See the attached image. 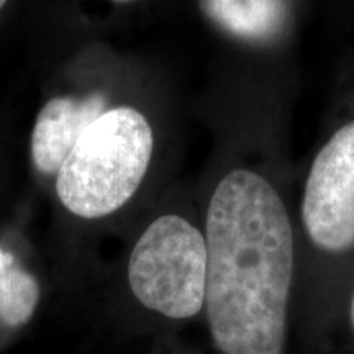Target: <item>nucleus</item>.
<instances>
[{"label": "nucleus", "mask_w": 354, "mask_h": 354, "mask_svg": "<svg viewBox=\"0 0 354 354\" xmlns=\"http://www.w3.org/2000/svg\"><path fill=\"white\" fill-rule=\"evenodd\" d=\"M207 322L223 354H282L294 234L279 194L253 171L223 177L207 212Z\"/></svg>", "instance_id": "f257e3e1"}, {"label": "nucleus", "mask_w": 354, "mask_h": 354, "mask_svg": "<svg viewBox=\"0 0 354 354\" xmlns=\"http://www.w3.org/2000/svg\"><path fill=\"white\" fill-rule=\"evenodd\" d=\"M153 130L131 107L105 110L86 128L61 166L56 192L71 214L102 218L138 190L153 154Z\"/></svg>", "instance_id": "f03ea898"}, {"label": "nucleus", "mask_w": 354, "mask_h": 354, "mask_svg": "<svg viewBox=\"0 0 354 354\" xmlns=\"http://www.w3.org/2000/svg\"><path fill=\"white\" fill-rule=\"evenodd\" d=\"M128 282L146 308L176 320L196 317L205 305V236L183 216H159L133 248Z\"/></svg>", "instance_id": "7ed1b4c3"}, {"label": "nucleus", "mask_w": 354, "mask_h": 354, "mask_svg": "<svg viewBox=\"0 0 354 354\" xmlns=\"http://www.w3.org/2000/svg\"><path fill=\"white\" fill-rule=\"evenodd\" d=\"M302 218L310 240L328 253L354 246V122L317 154L305 185Z\"/></svg>", "instance_id": "20e7f679"}, {"label": "nucleus", "mask_w": 354, "mask_h": 354, "mask_svg": "<svg viewBox=\"0 0 354 354\" xmlns=\"http://www.w3.org/2000/svg\"><path fill=\"white\" fill-rule=\"evenodd\" d=\"M107 97L94 92L86 97H55L39 110L32 135V156L43 174H57L77 140L107 109Z\"/></svg>", "instance_id": "39448f33"}, {"label": "nucleus", "mask_w": 354, "mask_h": 354, "mask_svg": "<svg viewBox=\"0 0 354 354\" xmlns=\"http://www.w3.org/2000/svg\"><path fill=\"white\" fill-rule=\"evenodd\" d=\"M38 300L37 277L0 245V323L10 328L28 323Z\"/></svg>", "instance_id": "423d86ee"}, {"label": "nucleus", "mask_w": 354, "mask_h": 354, "mask_svg": "<svg viewBox=\"0 0 354 354\" xmlns=\"http://www.w3.org/2000/svg\"><path fill=\"white\" fill-rule=\"evenodd\" d=\"M202 6L216 24L248 38L272 33L284 13L282 0H202Z\"/></svg>", "instance_id": "0eeeda50"}, {"label": "nucleus", "mask_w": 354, "mask_h": 354, "mask_svg": "<svg viewBox=\"0 0 354 354\" xmlns=\"http://www.w3.org/2000/svg\"><path fill=\"white\" fill-rule=\"evenodd\" d=\"M349 318H351V325H353V330H354V294H353V299H351V307H349Z\"/></svg>", "instance_id": "6e6552de"}, {"label": "nucleus", "mask_w": 354, "mask_h": 354, "mask_svg": "<svg viewBox=\"0 0 354 354\" xmlns=\"http://www.w3.org/2000/svg\"><path fill=\"white\" fill-rule=\"evenodd\" d=\"M113 2H118V3H128V2H135V0H113Z\"/></svg>", "instance_id": "1a4fd4ad"}, {"label": "nucleus", "mask_w": 354, "mask_h": 354, "mask_svg": "<svg viewBox=\"0 0 354 354\" xmlns=\"http://www.w3.org/2000/svg\"><path fill=\"white\" fill-rule=\"evenodd\" d=\"M6 2H7V0H0V10H2V7L6 6Z\"/></svg>", "instance_id": "9d476101"}]
</instances>
